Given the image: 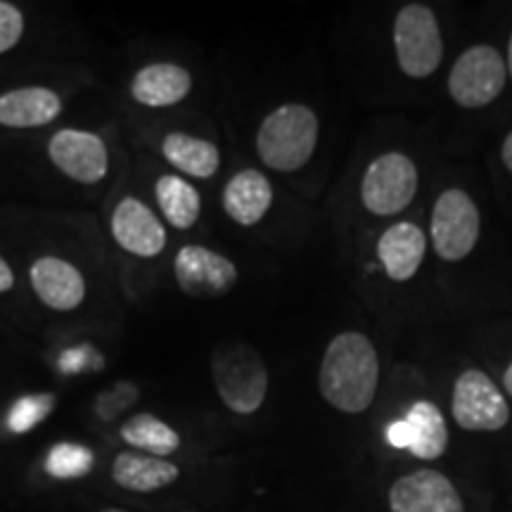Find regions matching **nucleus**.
Returning <instances> with one entry per match:
<instances>
[{"label":"nucleus","mask_w":512,"mask_h":512,"mask_svg":"<svg viewBox=\"0 0 512 512\" xmlns=\"http://www.w3.org/2000/svg\"><path fill=\"white\" fill-rule=\"evenodd\" d=\"M100 512H126V510H121V508H107V510H100Z\"/></svg>","instance_id":"473e14b6"},{"label":"nucleus","mask_w":512,"mask_h":512,"mask_svg":"<svg viewBox=\"0 0 512 512\" xmlns=\"http://www.w3.org/2000/svg\"><path fill=\"white\" fill-rule=\"evenodd\" d=\"M121 439H124L128 446L143 448V451L157 458L169 456V453L178 451V446H181L178 432L171 430L166 422L150 413L131 415V418L124 422V427H121Z\"/></svg>","instance_id":"4be33fe9"},{"label":"nucleus","mask_w":512,"mask_h":512,"mask_svg":"<svg viewBox=\"0 0 512 512\" xmlns=\"http://www.w3.org/2000/svg\"><path fill=\"white\" fill-rule=\"evenodd\" d=\"M62 112L60 95L43 86L15 88L0 95V126L36 128L55 121Z\"/></svg>","instance_id":"dca6fc26"},{"label":"nucleus","mask_w":512,"mask_h":512,"mask_svg":"<svg viewBox=\"0 0 512 512\" xmlns=\"http://www.w3.org/2000/svg\"><path fill=\"white\" fill-rule=\"evenodd\" d=\"M192 91L188 69L171 62L147 64L131 81L133 100L145 107H171L185 100Z\"/></svg>","instance_id":"2eb2a0df"},{"label":"nucleus","mask_w":512,"mask_h":512,"mask_svg":"<svg viewBox=\"0 0 512 512\" xmlns=\"http://www.w3.org/2000/svg\"><path fill=\"white\" fill-rule=\"evenodd\" d=\"M508 69H510V76H512V36H510V46H508Z\"/></svg>","instance_id":"2f4dec72"},{"label":"nucleus","mask_w":512,"mask_h":512,"mask_svg":"<svg viewBox=\"0 0 512 512\" xmlns=\"http://www.w3.org/2000/svg\"><path fill=\"white\" fill-rule=\"evenodd\" d=\"M55 408V396L53 394H31L19 399L8 415V427L12 432L24 434L34 430L41 420H46L50 411Z\"/></svg>","instance_id":"b1692460"},{"label":"nucleus","mask_w":512,"mask_h":512,"mask_svg":"<svg viewBox=\"0 0 512 512\" xmlns=\"http://www.w3.org/2000/svg\"><path fill=\"white\" fill-rule=\"evenodd\" d=\"M503 384H505V389H508V392L512 394V363H510V368L505 370V375H503Z\"/></svg>","instance_id":"7c9ffc66"},{"label":"nucleus","mask_w":512,"mask_h":512,"mask_svg":"<svg viewBox=\"0 0 512 512\" xmlns=\"http://www.w3.org/2000/svg\"><path fill=\"white\" fill-rule=\"evenodd\" d=\"M427 252L425 233L415 223H394L382 233L377 242V256H380L384 271L396 283L411 280L422 266Z\"/></svg>","instance_id":"4468645a"},{"label":"nucleus","mask_w":512,"mask_h":512,"mask_svg":"<svg viewBox=\"0 0 512 512\" xmlns=\"http://www.w3.org/2000/svg\"><path fill=\"white\" fill-rule=\"evenodd\" d=\"M387 441L394 448H408V430H406V422H392L387 430Z\"/></svg>","instance_id":"cd10ccee"},{"label":"nucleus","mask_w":512,"mask_h":512,"mask_svg":"<svg viewBox=\"0 0 512 512\" xmlns=\"http://www.w3.org/2000/svg\"><path fill=\"white\" fill-rule=\"evenodd\" d=\"M396 60L403 74L413 79H425L439 69L444 57L439 24L427 5H403L394 22Z\"/></svg>","instance_id":"20e7f679"},{"label":"nucleus","mask_w":512,"mask_h":512,"mask_svg":"<svg viewBox=\"0 0 512 512\" xmlns=\"http://www.w3.org/2000/svg\"><path fill=\"white\" fill-rule=\"evenodd\" d=\"M501 157H503V164L508 166V169L512 171V131L508 133V138H505L503 150H501Z\"/></svg>","instance_id":"c756f323"},{"label":"nucleus","mask_w":512,"mask_h":512,"mask_svg":"<svg viewBox=\"0 0 512 512\" xmlns=\"http://www.w3.org/2000/svg\"><path fill=\"white\" fill-rule=\"evenodd\" d=\"M380 382V361L373 342L361 332H342L325 349L318 370L323 399L342 413H363Z\"/></svg>","instance_id":"f257e3e1"},{"label":"nucleus","mask_w":512,"mask_h":512,"mask_svg":"<svg viewBox=\"0 0 512 512\" xmlns=\"http://www.w3.org/2000/svg\"><path fill=\"white\" fill-rule=\"evenodd\" d=\"M508 64L491 46L467 48L448 74V93L460 107L491 105L505 88Z\"/></svg>","instance_id":"39448f33"},{"label":"nucleus","mask_w":512,"mask_h":512,"mask_svg":"<svg viewBox=\"0 0 512 512\" xmlns=\"http://www.w3.org/2000/svg\"><path fill=\"white\" fill-rule=\"evenodd\" d=\"M138 399V387L131 382H119L114 384V389H107L105 394L98 396V403H95V411L102 420H114L121 411H126L133 401Z\"/></svg>","instance_id":"393cba45"},{"label":"nucleus","mask_w":512,"mask_h":512,"mask_svg":"<svg viewBox=\"0 0 512 512\" xmlns=\"http://www.w3.org/2000/svg\"><path fill=\"white\" fill-rule=\"evenodd\" d=\"M162 155L171 166L192 178H211L221 166L219 147L181 131L169 133L164 138Z\"/></svg>","instance_id":"aec40b11"},{"label":"nucleus","mask_w":512,"mask_h":512,"mask_svg":"<svg viewBox=\"0 0 512 512\" xmlns=\"http://www.w3.org/2000/svg\"><path fill=\"white\" fill-rule=\"evenodd\" d=\"M176 283L195 299L223 297L238 283V268L226 256L200 245H185L174 261Z\"/></svg>","instance_id":"1a4fd4ad"},{"label":"nucleus","mask_w":512,"mask_h":512,"mask_svg":"<svg viewBox=\"0 0 512 512\" xmlns=\"http://www.w3.org/2000/svg\"><path fill=\"white\" fill-rule=\"evenodd\" d=\"M157 204L164 219L178 230H188L200 219L202 200L195 185L183 181L181 176H162L155 185Z\"/></svg>","instance_id":"412c9836"},{"label":"nucleus","mask_w":512,"mask_h":512,"mask_svg":"<svg viewBox=\"0 0 512 512\" xmlns=\"http://www.w3.org/2000/svg\"><path fill=\"white\" fill-rule=\"evenodd\" d=\"M181 470L178 465L157 456H140V453H119L112 465V479L121 489L138 491V494H150L164 486L174 484Z\"/></svg>","instance_id":"a211bd4d"},{"label":"nucleus","mask_w":512,"mask_h":512,"mask_svg":"<svg viewBox=\"0 0 512 512\" xmlns=\"http://www.w3.org/2000/svg\"><path fill=\"white\" fill-rule=\"evenodd\" d=\"M273 204L271 181L256 169H245L230 178L223 190V209L240 226H256Z\"/></svg>","instance_id":"f3484780"},{"label":"nucleus","mask_w":512,"mask_h":512,"mask_svg":"<svg viewBox=\"0 0 512 512\" xmlns=\"http://www.w3.org/2000/svg\"><path fill=\"white\" fill-rule=\"evenodd\" d=\"M12 287H15V273H12V268L8 266V261L0 256V294L3 292H10Z\"/></svg>","instance_id":"c85d7f7f"},{"label":"nucleus","mask_w":512,"mask_h":512,"mask_svg":"<svg viewBox=\"0 0 512 512\" xmlns=\"http://www.w3.org/2000/svg\"><path fill=\"white\" fill-rule=\"evenodd\" d=\"M48 155L64 176L79 183H98L110 169L107 145L100 136L79 128H62L48 143Z\"/></svg>","instance_id":"9d476101"},{"label":"nucleus","mask_w":512,"mask_h":512,"mask_svg":"<svg viewBox=\"0 0 512 512\" xmlns=\"http://www.w3.org/2000/svg\"><path fill=\"white\" fill-rule=\"evenodd\" d=\"M453 418L467 432H498L508 425L510 408L494 380L472 368L453 387Z\"/></svg>","instance_id":"0eeeda50"},{"label":"nucleus","mask_w":512,"mask_h":512,"mask_svg":"<svg viewBox=\"0 0 512 512\" xmlns=\"http://www.w3.org/2000/svg\"><path fill=\"white\" fill-rule=\"evenodd\" d=\"M112 235L128 254L152 259L166 247V230L138 197H124L112 211Z\"/></svg>","instance_id":"f8f14e48"},{"label":"nucleus","mask_w":512,"mask_h":512,"mask_svg":"<svg viewBox=\"0 0 512 512\" xmlns=\"http://www.w3.org/2000/svg\"><path fill=\"white\" fill-rule=\"evenodd\" d=\"M93 358H95V351L91 354V349H72L62 356L60 368L64 373H79V370H86L91 366Z\"/></svg>","instance_id":"bb28decb"},{"label":"nucleus","mask_w":512,"mask_h":512,"mask_svg":"<svg viewBox=\"0 0 512 512\" xmlns=\"http://www.w3.org/2000/svg\"><path fill=\"white\" fill-rule=\"evenodd\" d=\"M408 430V451L420 460H437L446 453L448 430L444 415L434 403L418 401L406 413Z\"/></svg>","instance_id":"6ab92c4d"},{"label":"nucleus","mask_w":512,"mask_h":512,"mask_svg":"<svg viewBox=\"0 0 512 512\" xmlns=\"http://www.w3.org/2000/svg\"><path fill=\"white\" fill-rule=\"evenodd\" d=\"M418 169L401 152H387L368 166L361 183V200L377 216H394L413 202Z\"/></svg>","instance_id":"423d86ee"},{"label":"nucleus","mask_w":512,"mask_h":512,"mask_svg":"<svg viewBox=\"0 0 512 512\" xmlns=\"http://www.w3.org/2000/svg\"><path fill=\"white\" fill-rule=\"evenodd\" d=\"M211 377L216 392L233 413L252 415L264 406L268 370L259 351L240 339H230L211 354Z\"/></svg>","instance_id":"7ed1b4c3"},{"label":"nucleus","mask_w":512,"mask_h":512,"mask_svg":"<svg viewBox=\"0 0 512 512\" xmlns=\"http://www.w3.org/2000/svg\"><path fill=\"white\" fill-rule=\"evenodd\" d=\"M24 34V17L12 3L0 0V55L8 53Z\"/></svg>","instance_id":"a878e982"},{"label":"nucleus","mask_w":512,"mask_h":512,"mask_svg":"<svg viewBox=\"0 0 512 512\" xmlns=\"http://www.w3.org/2000/svg\"><path fill=\"white\" fill-rule=\"evenodd\" d=\"M95 456L91 448L79 444H57L46 458V472L55 479H79L93 470Z\"/></svg>","instance_id":"5701e85b"},{"label":"nucleus","mask_w":512,"mask_h":512,"mask_svg":"<svg viewBox=\"0 0 512 512\" xmlns=\"http://www.w3.org/2000/svg\"><path fill=\"white\" fill-rule=\"evenodd\" d=\"M318 145V117L311 107L280 105L261 121L256 152L268 169L290 174L309 162Z\"/></svg>","instance_id":"f03ea898"},{"label":"nucleus","mask_w":512,"mask_h":512,"mask_svg":"<svg viewBox=\"0 0 512 512\" xmlns=\"http://www.w3.org/2000/svg\"><path fill=\"white\" fill-rule=\"evenodd\" d=\"M432 242L441 259L460 261L479 240V211L467 192L451 188L441 192L432 211Z\"/></svg>","instance_id":"6e6552de"},{"label":"nucleus","mask_w":512,"mask_h":512,"mask_svg":"<svg viewBox=\"0 0 512 512\" xmlns=\"http://www.w3.org/2000/svg\"><path fill=\"white\" fill-rule=\"evenodd\" d=\"M392 512H465L451 479L437 470H418L396 479L389 489Z\"/></svg>","instance_id":"9b49d317"},{"label":"nucleus","mask_w":512,"mask_h":512,"mask_svg":"<svg viewBox=\"0 0 512 512\" xmlns=\"http://www.w3.org/2000/svg\"><path fill=\"white\" fill-rule=\"evenodd\" d=\"M31 287L53 311H74L86 299V280L79 268L60 256H41L31 266Z\"/></svg>","instance_id":"ddd939ff"}]
</instances>
